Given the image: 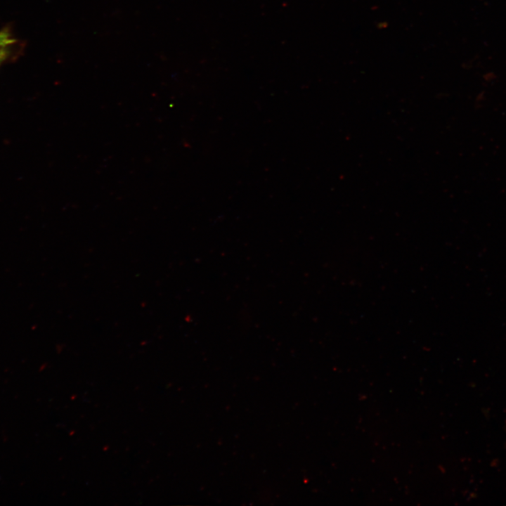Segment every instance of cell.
<instances>
[{
    "instance_id": "obj_2",
    "label": "cell",
    "mask_w": 506,
    "mask_h": 506,
    "mask_svg": "<svg viewBox=\"0 0 506 506\" xmlns=\"http://www.w3.org/2000/svg\"><path fill=\"white\" fill-rule=\"evenodd\" d=\"M5 58H6V56H0V64H1V62L5 59Z\"/></svg>"
},
{
    "instance_id": "obj_1",
    "label": "cell",
    "mask_w": 506,
    "mask_h": 506,
    "mask_svg": "<svg viewBox=\"0 0 506 506\" xmlns=\"http://www.w3.org/2000/svg\"><path fill=\"white\" fill-rule=\"evenodd\" d=\"M14 42L10 34L6 30L0 31V56H6V49Z\"/></svg>"
}]
</instances>
